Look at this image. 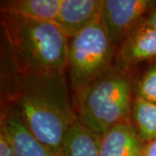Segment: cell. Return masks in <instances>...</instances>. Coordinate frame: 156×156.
<instances>
[{
  "label": "cell",
  "instance_id": "12",
  "mask_svg": "<svg viewBox=\"0 0 156 156\" xmlns=\"http://www.w3.org/2000/svg\"><path fill=\"white\" fill-rule=\"evenodd\" d=\"M131 121L144 143L156 139V103L134 96L131 105Z\"/></svg>",
  "mask_w": 156,
  "mask_h": 156
},
{
  "label": "cell",
  "instance_id": "9",
  "mask_svg": "<svg viewBox=\"0 0 156 156\" xmlns=\"http://www.w3.org/2000/svg\"><path fill=\"white\" fill-rule=\"evenodd\" d=\"M1 122L8 131L17 156H56L29 130L12 106L6 105L1 115Z\"/></svg>",
  "mask_w": 156,
  "mask_h": 156
},
{
  "label": "cell",
  "instance_id": "15",
  "mask_svg": "<svg viewBox=\"0 0 156 156\" xmlns=\"http://www.w3.org/2000/svg\"><path fill=\"white\" fill-rule=\"evenodd\" d=\"M141 156H156V139L145 143Z\"/></svg>",
  "mask_w": 156,
  "mask_h": 156
},
{
  "label": "cell",
  "instance_id": "2",
  "mask_svg": "<svg viewBox=\"0 0 156 156\" xmlns=\"http://www.w3.org/2000/svg\"><path fill=\"white\" fill-rule=\"evenodd\" d=\"M1 26L17 74H66L69 38L56 23L2 13Z\"/></svg>",
  "mask_w": 156,
  "mask_h": 156
},
{
  "label": "cell",
  "instance_id": "14",
  "mask_svg": "<svg viewBox=\"0 0 156 156\" xmlns=\"http://www.w3.org/2000/svg\"><path fill=\"white\" fill-rule=\"evenodd\" d=\"M0 156H17L12 140L2 122H0Z\"/></svg>",
  "mask_w": 156,
  "mask_h": 156
},
{
  "label": "cell",
  "instance_id": "8",
  "mask_svg": "<svg viewBox=\"0 0 156 156\" xmlns=\"http://www.w3.org/2000/svg\"><path fill=\"white\" fill-rule=\"evenodd\" d=\"M102 4L103 0H62L56 23L71 38L100 16Z\"/></svg>",
  "mask_w": 156,
  "mask_h": 156
},
{
  "label": "cell",
  "instance_id": "3",
  "mask_svg": "<svg viewBox=\"0 0 156 156\" xmlns=\"http://www.w3.org/2000/svg\"><path fill=\"white\" fill-rule=\"evenodd\" d=\"M133 81L127 69L112 66L75 92L77 121L98 138L112 126L131 118Z\"/></svg>",
  "mask_w": 156,
  "mask_h": 156
},
{
  "label": "cell",
  "instance_id": "16",
  "mask_svg": "<svg viewBox=\"0 0 156 156\" xmlns=\"http://www.w3.org/2000/svg\"><path fill=\"white\" fill-rule=\"evenodd\" d=\"M145 21L149 26L156 30V2L154 5L153 6V8L149 11V13L147 14Z\"/></svg>",
  "mask_w": 156,
  "mask_h": 156
},
{
  "label": "cell",
  "instance_id": "11",
  "mask_svg": "<svg viewBox=\"0 0 156 156\" xmlns=\"http://www.w3.org/2000/svg\"><path fill=\"white\" fill-rule=\"evenodd\" d=\"M65 156H100L99 138L77 119L68 132L64 144Z\"/></svg>",
  "mask_w": 156,
  "mask_h": 156
},
{
  "label": "cell",
  "instance_id": "10",
  "mask_svg": "<svg viewBox=\"0 0 156 156\" xmlns=\"http://www.w3.org/2000/svg\"><path fill=\"white\" fill-rule=\"evenodd\" d=\"M62 0H11L1 2V13L56 23Z\"/></svg>",
  "mask_w": 156,
  "mask_h": 156
},
{
  "label": "cell",
  "instance_id": "13",
  "mask_svg": "<svg viewBox=\"0 0 156 156\" xmlns=\"http://www.w3.org/2000/svg\"><path fill=\"white\" fill-rule=\"evenodd\" d=\"M134 89V96L156 103V62L146 69Z\"/></svg>",
  "mask_w": 156,
  "mask_h": 156
},
{
  "label": "cell",
  "instance_id": "7",
  "mask_svg": "<svg viewBox=\"0 0 156 156\" xmlns=\"http://www.w3.org/2000/svg\"><path fill=\"white\" fill-rule=\"evenodd\" d=\"M145 143L131 118L112 126L99 138L100 156H141Z\"/></svg>",
  "mask_w": 156,
  "mask_h": 156
},
{
  "label": "cell",
  "instance_id": "4",
  "mask_svg": "<svg viewBox=\"0 0 156 156\" xmlns=\"http://www.w3.org/2000/svg\"><path fill=\"white\" fill-rule=\"evenodd\" d=\"M115 46L101 17L69 38L66 74L72 91L76 92L113 66Z\"/></svg>",
  "mask_w": 156,
  "mask_h": 156
},
{
  "label": "cell",
  "instance_id": "5",
  "mask_svg": "<svg viewBox=\"0 0 156 156\" xmlns=\"http://www.w3.org/2000/svg\"><path fill=\"white\" fill-rule=\"evenodd\" d=\"M151 0H103L101 17L114 46L125 39L143 22L154 5Z\"/></svg>",
  "mask_w": 156,
  "mask_h": 156
},
{
  "label": "cell",
  "instance_id": "1",
  "mask_svg": "<svg viewBox=\"0 0 156 156\" xmlns=\"http://www.w3.org/2000/svg\"><path fill=\"white\" fill-rule=\"evenodd\" d=\"M66 74H17L9 96L29 130L56 156H65L68 132L76 117Z\"/></svg>",
  "mask_w": 156,
  "mask_h": 156
},
{
  "label": "cell",
  "instance_id": "6",
  "mask_svg": "<svg viewBox=\"0 0 156 156\" xmlns=\"http://www.w3.org/2000/svg\"><path fill=\"white\" fill-rule=\"evenodd\" d=\"M117 66L127 69L143 62H156V30L146 21L128 36L115 55Z\"/></svg>",
  "mask_w": 156,
  "mask_h": 156
}]
</instances>
